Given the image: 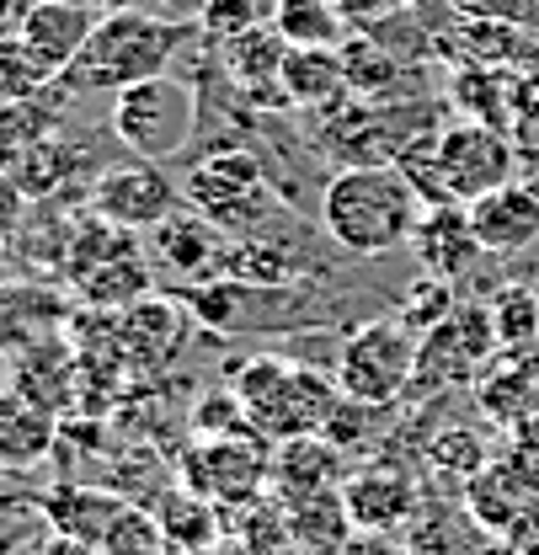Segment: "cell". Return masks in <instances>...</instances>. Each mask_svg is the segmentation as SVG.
I'll use <instances>...</instances> for the list:
<instances>
[{
  "mask_svg": "<svg viewBox=\"0 0 539 555\" xmlns=\"http://www.w3.org/2000/svg\"><path fill=\"white\" fill-rule=\"evenodd\" d=\"M422 198L406 182V171L396 160L385 166H337L326 193H321V230L332 235V246L374 262L411 246L416 219H422Z\"/></svg>",
  "mask_w": 539,
  "mask_h": 555,
  "instance_id": "cell-1",
  "label": "cell"
},
{
  "mask_svg": "<svg viewBox=\"0 0 539 555\" xmlns=\"http://www.w3.org/2000/svg\"><path fill=\"white\" fill-rule=\"evenodd\" d=\"M198 22H171L161 11H107L97 22V33L86 38V49L75 54V65L60 75L65 91H124L139 80L171 75L182 60V49L193 43Z\"/></svg>",
  "mask_w": 539,
  "mask_h": 555,
  "instance_id": "cell-2",
  "label": "cell"
},
{
  "mask_svg": "<svg viewBox=\"0 0 539 555\" xmlns=\"http://www.w3.org/2000/svg\"><path fill=\"white\" fill-rule=\"evenodd\" d=\"M230 385L246 401L252 427L278 443L326 433L332 412L342 406L337 379H326L321 369H305L299 358H283V352H252L246 363H235Z\"/></svg>",
  "mask_w": 539,
  "mask_h": 555,
  "instance_id": "cell-3",
  "label": "cell"
},
{
  "mask_svg": "<svg viewBox=\"0 0 539 555\" xmlns=\"http://www.w3.org/2000/svg\"><path fill=\"white\" fill-rule=\"evenodd\" d=\"M182 198L230 235H272L268 224L288 214L257 150H203L182 182Z\"/></svg>",
  "mask_w": 539,
  "mask_h": 555,
  "instance_id": "cell-4",
  "label": "cell"
},
{
  "mask_svg": "<svg viewBox=\"0 0 539 555\" xmlns=\"http://www.w3.org/2000/svg\"><path fill=\"white\" fill-rule=\"evenodd\" d=\"M113 139L134 160H155V166L188 155L198 139V86H188L182 75L124 86L113 102Z\"/></svg>",
  "mask_w": 539,
  "mask_h": 555,
  "instance_id": "cell-5",
  "label": "cell"
},
{
  "mask_svg": "<svg viewBox=\"0 0 539 555\" xmlns=\"http://www.w3.org/2000/svg\"><path fill=\"white\" fill-rule=\"evenodd\" d=\"M416 347H422V337L406 332L396 315L363 321L337 347L342 396L347 401H369V406H396L406 390L416 385Z\"/></svg>",
  "mask_w": 539,
  "mask_h": 555,
  "instance_id": "cell-6",
  "label": "cell"
},
{
  "mask_svg": "<svg viewBox=\"0 0 539 555\" xmlns=\"http://www.w3.org/2000/svg\"><path fill=\"white\" fill-rule=\"evenodd\" d=\"M518 171V144L491 129V124H449L438 129V177H444V198L449 204H475L497 188H508Z\"/></svg>",
  "mask_w": 539,
  "mask_h": 555,
  "instance_id": "cell-7",
  "label": "cell"
},
{
  "mask_svg": "<svg viewBox=\"0 0 539 555\" xmlns=\"http://www.w3.org/2000/svg\"><path fill=\"white\" fill-rule=\"evenodd\" d=\"M502 352L491 310L486 305H454V315L444 326H433L416 347V385L422 390H454L475 385V374L486 369V358Z\"/></svg>",
  "mask_w": 539,
  "mask_h": 555,
  "instance_id": "cell-8",
  "label": "cell"
},
{
  "mask_svg": "<svg viewBox=\"0 0 539 555\" xmlns=\"http://www.w3.org/2000/svg\"><path fill=\"white\" fill-rule=\"evenodd\" d=\"M150 241H144V257H150V268L166 278H177L182 283V294L188 288H203V283H214V278H224V257H230V241H224V230L198 214V208H177L171 219H161L155 230H144Z\"/></svg>",
  "mask_w": 539,
  "mask_h": 555,
  "instance_id": "cell-9",
  "label": "cell"
},
{
  "mask_svg": "<svg viewBox=\"0 0 539 555\" xmlns=\"http://www.w3.org/2000/svg\"><path fill=\"white\" fill-rule=\"evenodd\" d=\"M188 204L182 188L155 166V160H129V166H107L91 188V208L118 224V230H155L161 219H171Z\"/></svg>",
  "mask_w": 539,
  "mask_h": 555,
  "instance_id": "cell-10",
  "label": "cell"
},
{
  "mask_svg": "<svg viewBox=\"0 0 539 555\" xmlns=\"http://www.w3.org/2000/svg\"><path fill=\"white\" fill-rule=\"evenodd\" d=\"M188 481L208 502H252L272 481L257 438H214L208 449L188 454Z\"/></svg>",
  "mask_w": 539,
  "mask_h": 555,
  "instance_id": "cell-11",
  "label": "cell"
},
{
  "mask_svg": "<svg viewBox=\"0 0 539 555\" xmlns=\"http://www.w3.org/2000/svg\"><path fill=\"white\" fill-rule=\"evenodd\" d=\"M411 251H416L422 273L449 278V283H460L465 273H475V262L486 257V246L475 241V224H471V208L465 204L422 208L416 235H411Z\"/></svg>",
  "mask_w": 539,
  "mask_h": 555,
  "instance_id": "cell-12",
  "label": "cell"
},
{
  "mask_svg": "<svg viewBox=\"0 0 539 555\" xmlns=\"http://www.w3.org/2000/svg\"><path fill=\"white\" fill-rule=\"evenodd\" d=\"M97 22H102V16H97L91 0H33L16 33L27 38V49L54 69V75H65V69L75 65V54L86 49V38L97 33Z\"/></svg>",
  "mask_w": 539,
  "mask_h": 555,
  "instance_id": "cell-13",
  "label": "cell"
},
{
  "mask_svg": "<svg viewBox=\"0 0 539 555\" xmlns=\"http://www.w3.org/2000/svg\"><path fill=\"white\" fill-rule=\"evenodd\" d=\"M465 208H471L475 241L491 257H518L539 241V188L508 182V188H497V193H486Z\"/></svg>",
  "mask_w": 539,
  "mask_h": 555,
  "instance_id": "cell-14",
  "label": "cell"
},
{
  "mask_svg": "<svg viewBox=\"0 0 539 555\" xmlns=\"http://www.w3.org/2000/svg\"><path fill=\"white\" fill-rule=\"evenodd\" d=\"M60 438L65 433H60L54 406H43L22 385L0 390V470H33L38 460L60 449Z\"/></svg>",
  "mask_w": 539,
  "mask_h": 555,
  "instance_id": "cell-15",
  "label": "cell"
},
{
  "mask_svg": "<svg viewBox=\"0 0 539 555\" xmlns=\"http://www.w3.org/2000/svg\"><path fill=\"white\" fill-rule=\"evenodd\" d=\"M129 507H134L129 496L102 491V486L60 481L43 491V524H49V534H69V540H86V545H102Z\"/></svg>",
  "mask_w": 539,
  "mask_h": 555,
  "instance_id": "cell-16",
  "label": "cell"
},
{
  "mask_svg": "<svg viewBox=\"0 0 539 555\" xmlns=\"http://www.w3.org/2000/svg\"><path fill=\"white\" fill-rule=\"evenodd\" d=\"M342 502H347V518L369 534H390L416 518V486L406 470H385V465H369V470H352L342 481Z\"/></svg>",
  "mask_w": 539,
  "mask_h": 555,
  "instance_id": "cell-17",
  "label": "cell"
},
{
  "mask_svg": "<svg viewBox=\"0 0 539 555\" xmlns=\"http://www.w3.org/2000/svg\"><path fill=\"white\" fill-rule=\"evenodd\" d=\"M347 470H342V449L326 433H310V438H288L272 460V491L278 502H305V496H321V491H342Z\"/></svg>",
  "mask_w": 539,
  "mask_h": 555,
  "instance_id": "cell-18",
  "label": "cell"
},
{
  "mask_svg": "<svg viewBox=\"0 0 539 555\" xmlns=\"http://www.w3.org/2000/svg\"><path fill=\"white\" fill-rule=\"evenodd\" d=\"M283 91L305 113H321V107L342 102L352 91V75H347L342 49H288V60H283Z\"/></svg>",
  "mask_w": 539,
  "mask_h": 555,
  "instance_id": "cell-19",
  "label": "cell"
},
{
  "mask_svg": "<svg viewBox=\"0 0 539 555\" xmlns=\"http://www.w3.org/2000/svg\"><path fill=\"white\" fill-rule=\"evenodd\" d=\"M358 524L347 518L342 491H321L305 502H288V545L305 555H347Z\"/></svg>",
  "mask_w": 539,
  "mask_h": 555,
  "instance_id": "cell-20",
  "label": "cell"
},
{
  "mask_svg": "<svg viewBox=\"0 0 539 555\" xmlns=\"http://www.w3.org/2000/svg\"><path fill=\"white\" fill-rule=\"evenodd\" d=\"M272 27L288 49H342L347 43V22H342L337 0H278L272 5Z\"/></svg>",
  "mask_w": 539,
  "mask_h": 555,
  "instance_id": "cell-21",
  "label": "cell"
},
{
  "mask_svg": "<svg viewBox=\"0 0 539 555\" xmlns=\"http://www.w3.org/2000/svg\"><path fill=\"white\" fill-rule=\"evenodd\" d=\"M486 310H491L497 343H502L508 358L539 352V294L529 283H502V288L486 299Z\"/></svg>",
  "mask_w": 539,
  "mask_h": 555,
  "instance_id": "cell-22",
  "label": "cell"
},
{
  "mask_svg": "<svg viewBox=\"0 0 539 555\" xmlns=\"http://www.w3.org/2000/svg\"><path fill=\"white\" fill-rule=\"evenodd\" d=\"M60 86V75L43 65L22 33H5L0 38V107H22V102H38Z\"/></svg>",
  "mask_w": 539,
  "mask_h": 555,
  "instance_id": "cell-23",
  "label": "cell"
},
{
  "mask_svg": "<svg viewBox=\"0 0 539 555\" xmlns=\"http://www.w3.org/2000/svg\"><path fill=\"white\" fill-rule=\"evenodd\" d=\"M449 96L460 102V113H465L471 124H491V129H508V124H513V86H508L502 69L465 65L454 75V91H449Z\"/></svg>",
  "mask_w": 539,
  "mask_h": 555,
  "instance_id": "cell-24",
  "label": "cell"
},
{
  "mask_svg": "<svg viewBox=\"0 0 539 555\" xmlns=\"http://www.w3.org/2000/svg\"><path fill=\"white\" fill-rule=\"evenodd\" d=\"M219 502H208L198 491H171V496H161V534H166V545H177V551H208L214 545V534H219V513H214Z\"/></svg>",
  "mask_w": 539,
  "mask_h": 555,
  "instance_id": "cell-25",
  "label": "cell"
},
{
  "mask_svg": "<svg viewBox=\"0 0 539 555\" xmlns=\"http://www.w3.org/2000/svg\"><path fill=\"white\" fill-rule=\"evenodd\" d=\"M454 315V283L449 278H411L401 288V299H396V321H401L406 332H416V337H427L433 326H444Z\"/></svg>",
  "mask_w": 539,
  "mask_h": 555,
  "instance_id": "cell-26",
  "label": "cell"
},
{
  "mask_svg": "<svg viewBox=\"0 0 539 555\" xmlns=\"http://www.w3.org/2000/svg\"><path fill=\"white\" fill-rule=\"evenodd\" d=\"M272 5H278V0H208V11L198 16V27L214 38V43H235V38L268 27Z\"/></svg>",
  "mask_w": 539,
  "mask_h": 555,
  "instance_id": "cell-27",
  "label": "cell"
},
{
  "mask_svg": "<svg viewBox=\"0 0 539 555\" xmlns=\"http://www.w3.org/2000/svg\"><path fill=\"white\" fill-rule=\"evenodd\" d=\"M193 427H198L203 438H252L257 433L252 416H246V401L235 396V385L208 390L198 401V412H193Z\"/></svg>",
  "mask_w": 539,
  "mask_h": 555,
  "instance_id": "cell-28",
  "label": "cell"
},
{
  "mask_svg": "<svg viewBox=\"0 0 539 555\" xmlns=\"http://www.w3.org/2000/svg\"><path fill=\"white\" fill-rule=\"evenodd\" d=\"M102 555H166V534L144 507H129L118 518V529L102 540Z\"/></svg>",
  "mask_w": 539,
  "mask_h": 555,
  "instance_id": "cell-29",
  "label": "cell"
},
{
  "mask_svg": "<svg viewBox=\"0 0 539 555\" xmlns=\"http://www.w3.org/2000/svg\"><path fill=\"white\" fill-rule=\"evenodd\" d=\"M427 460H433V465H449V470H460V476H480V465H486V454H480L471 427H449V433L427 449Z\"/></svg>",
  "mask_w": 539,
  "mask_h": 555,
  "instance_id": "cell-30",
  "label": "cell"
},
{
  "mask_svg": "<svg viewBox=\"0 0 539 555\" xmlns=\"http://www.w3.org/2000/svg\"><path fill=\"white\" fill-rule=\"evenodd\" d=\"M449 11L460 16H475V22H535L539 0H449Z\"/></svg>",
  "mask_w": 539,
  "mask_h": 555,
  "instance_id": "cell-31",
  "label": "cell"
},
{
  "mask_svg": "<svg viewBox=\"0 0 539 555\" xmlns=\"http://www.w3.org/2000/svg\"><path fill=\"white\" fill-rule=\"evenodd\" d=\"M396 5H401V0H337L342 22H347L352 33H380V27L396 16Z\"/></svg>",
  "mask_w": 539,
  "mask_h": 555,
  "instance_id": "cell-32",
  "label": "cell"
},
{
  "mask_svg": "<svg viewBox=\"0 0 539 555\" xmlns=\"http://www.w3.org/2000/svg\"><path fill=\"white\" fill-rule=\"evenodd\" d=\"M347 555H416V551L396 545L390 534H369V529H358V534H352V545H347Z\"/></svg>",
  "mask_w": 539,
  "mask_h": 555,
  "instance_id": "cell-33",
  "label": "cell"
},
{
  "mask_svg": "<svg viewBox=\"0 0 539 555\" xmlns=\"http://www.w3.org/2000/svg\"><path fill=\"white\" fill-rule=\"evenodd\" d=\"M33 555H102V545H86V540H69V534H49V540H38Z\"/></svg>",
  "mask_w": 539,
  "mask_h": 555,
  "instance_id": "cell-34",
  "label": "cell"
},
{
  "mask_svg": "<svg viewBox=\"0 0 539 555\" xmlns=\"http://www.w3.org/2000/svg\"><path fill=\"white\" fill-rule=\"evenodd\" d=\"M203 11H208V0H161V16H171V22H198Z\"/></svg>",
  "mask_w": 539,
  "mask_h": 555,
  "instance_id": "cell-35",
  "label": "cell"
},
{
  "mask_svg": "<svg viewBox=\"0 0 539 555\" xmlns=\"http://www.w3.org/2000/svg\"><path fill=\"white\" fill-rule=\"evenodd\" d=\"M27 5H33V0H0V38L22 27V16H27Z\"/></svg>",
  "mask_w": 539,
  "mask_h": 555,
  "instance_id": "cell-36",
  "label": "cell"
},
{
  "mask_svg": "<svg viewBox=\"0 0 539 555\" xmlns=\"http://www.w3.org/2000/svg\"><path fill=\"white\" fill-rule=\"evenodd\" d=\"M272 555H305V551H294V545H283V551H272Z\"/></svg>",
  "mask_w": 539,
  "mask_h": 555,
  "instance_id": "cell-37",
  "label": "cell"
}]
</instances>
